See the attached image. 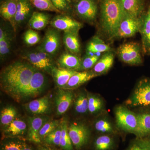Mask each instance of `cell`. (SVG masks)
I'll use <instances>...</instances> for the list:
<instances>
[{
  "label": "cell",
  "mask_w": 150,
  "mask_h": 150,
  "mask_svg": "<svg viewBox=\"0 0 150 150\" xmlns=\"http://www.w3.org/2000/svg\"><path fill=\"white\" fill-rule=\"evenodd\" d=\"M37 69L27 62L17 61L3 69L1 86L4 91L17 101L24 98L25 93Z\"/></svg>",
  "instance_id": "1"
},
{
  "label": "cell",
  "mask_w": 150,
  "mask_h": 150,
  "mask_svg": "<svg viewBox=\"0 0 150 150\" xmlns=\"http://www.w3.org/2000/svg\"><path fill=\"white\" fill-rule=\"evenodd\" d=\"M100 28L105 37L115 38L125 11L121 0H98Z\"/></svg>",
  "instance_id": "2"
},
{
  "label": "cell",
  "mask_w": 150,
  "mask_h": 150,
  "mask_svg": "<svg viewBox=\"0 0 150 150\" xmlns=\"http://www.w3.org/2000/svg\"><path fill=\"white\" fill-rule=\"evenodd\" d=\"M68 131L73 146L76 150H81L88 144L90 140L91 132L85 124L81 122H73L69 125Z\"/></svg>",
  "instance_id": "3"
},
{
  "label": "cell",
  "mask_w": 150,
  "mask_h": 150,
  "mask_svg": "<svg viewBox=\"0 0 150 150\" xmlns=\"http://www.w3.org/2000/svg\"><path fill=\"white\" fill-rule=\"evenodd\" d=\"M115 114L116 124L119 129L135 134L138 124L137 114L122 105L116 108Z\"/></svg>",
  "instance_id": "4"
},
{
  "label": "cell",
  "mask_w": 150,
  "mask_h": 150,
  "mask_svg": "<svg viewBox=\"0 0 150 150\" xmlns=\"http://www.w3.org/2000/svg\"><path fill=\"white\" fill-rule=\"evenodd\" d=\"M126 104L131 107L150 105V80L140 81Z\"/></svg>",
  "instance_id": "5"
},
{
  "label": "cell",
  "mask_w": 150,
  "mask_h": 150,
  "mask_svg": "<svg viewBox=\"0 0 150 150\" xmlns=\"http://www.w3.org/2000/svg\"><path fill=\"white\" fill-rule=\"evenodd\" d=\"M141 53V47L136 42L123 43L117 49V54L120 60L131 65H139L142 64Z\"/></svg>",
  "instance_id": "6"
},
{
  "label": "cell",
  "mask_w": 150,
  "mask_h": 150,
  "mask_svg": "<svg viewBox=\"0 0 150 150\" xmlns=\"http://www.w3.org/2000/svg\"><path fill=\"white\" fill-rule=\"evenodd\" d=\"M61 44L60 32L58 30L52 28L46 31L41 44L37 49L53 56L58 54L61 47Z\"/></svg>",
  "instance_id": "7"
},
{
  "label": "cell",
  "mask_w": 150,
  "mask_h": 150,
  "mask_svg": "<svg viewBox=\"0 0 150 150\" xmlns=\"http://www.w3.org/2000/svg\"><path fill=\"white\" fill-rule=\"evenodd\" d=\"M74 9L78 17L85 21L92 22L96 19L98 5L96 0H77Z\"/></svg>",
  "instance_id": "8"
},
{
  "label": "cell",
  "mask_w": 150,
  "mask_h": 150,
  "mask_svg": "<svg viewBox=\"0 0 150 150\" xmlns=\"http://www.w3.org/2000/svg\"><path fill=\"white\" fill-rule=\"evenodd\" d=\"M139 18L134 17L125 12L118 27L115 38L132 37L139 32Z\"/></svg>",
  "instance_id": "9"
},
{
  "label": "cell",
  "mask_w": 150,
  "mask_h": 150,
  "mask_svg": "<svg viewBox=\"0 0 150 150\" xmlns=\"http://www.w3.org/2000/svg\"><path fill=\"white\" fill-rule=\"evenodd\" d=\"M52 28L64 32L79 31L83 25L74 19L65 15L55 16L50 21Z\"/></svg>",
  "instance_id": "10"
},
{
  "label": "cell",
  "mask_w": 150,
  "mask_h": 150,
  "mask_svg": "<svg viewBox=\"0 0 150 150\" xmlns=\"http://www.w3.org/2000/svg\"><path fill=\"white\" fill-rule=\"evenodd\" d=\"M139 32L142 37V48L145 54L150 53V5L139 17Z\"/></svg>",
  "instance_id": "11"
},
{
  "label": "cell",
  "mask_w": 150,
  "mask_h": 150,
  "mask_svg": "<svg viewBox=\"0 0 150 150\" xmlns=\"http://www.w3.org/2000/svg\"><path fill=\"white\" fill-rule=\"evenodd\" d=\"M46 83V76L37 69L32 76L24 96V98H33L37 96L45 88Z\"/></svg>",
  "instance_id": "12"
},
{
  "label": "cell",
  "mask_w": 150,
  "mask_h": 150,
  "mask_svg": "<svg viewBox=\"0 0 150 150\" xmlns=\"http://www.w3.org/2000/svg\"><path fill=\"white\" fill-rule=\"evenodd\" d=\"M74 100V94L71 90L59 88L55 97L57 115L64 114L69 108Z\"/></svg>",
  "instance_id": "13"
},
{
  "label": "cell",
  "mask_w": 150,
  "mask_h": 150,
  "mask_svg": "<svg viewBox=\"0 0 150 150\" xmlns=\"http://www.w3.org/2000/svg\"><path fill=\"white\" fill-rule=\"evenodd\" d=\"M49 121L46 117H29L28 121V130L27 139L30 142L39 144L41 142L39 137V132L43 125Z\"/></svg>",
  "instance_id": "14"
},
{
  "label": "cell",
  "mask_w": 150,
  "mask_h": 150,
  "mask_svg": "<svg viewBox=\"0 0 150 150\" xmlns=\"http://www.w3.org/2000/svg\"><path fill=\"white\" fill-rule=\"evenodd\" d=\"M82 59L77 55L71 53H64L57 60L59 68L71 71H81Z\"/></svg>",
  "instance_id": "15"
},
{
  "label": "cell",
  "mask_w": 150,
  "mask_h": 150,
  "mask_svg": "<svg viewBox=\"0 0 150 150\" xmlns=\"http://www.w3.org/2000/svg\"><path fill=\"white\" fill-rule=\"evenodd\" d=\"M51 103L48 96L34 100L25 105L26 110L35 115H43L49 112Z\"/></svg>",
  "instance_id": "16"
},
{
  "label": "cell",
  "mask_w": 150,
  "mask_h": 150,
  "mask_svg": "<svg viewBox=\"0 0 150 150\" xmlns=\"http://www.w3.org/2000/svg\"><path fill=\"white\" fill-rule=\"evenodd\" d=\"M97 76H98L94 74L91 70L77 71L70 78L66 85L62 88L70 90L74 89Z\"/></svg>",
  "instance_id": "17"
},
{
  "label": "cell",
  "mask_w": 150,
  "mask_h": 150,
  "mask_svg": "<svg viewBox=\"0 0 150 150\" xmlns=\"http://www.w3.org/2000/svg\"><path fill=\"white\" fill-rule=\"evenodd\" d=\"M31 4L30 0H18L14 20L13 28L15 31L16 28L25 21L30 15L32 9Z\"/></svg>",
  "instance_id": "18"
},
{
  "label": "cell",
  "mask_w": 150,
  "mask_h": 150,
  "mask_svg": "<svg viewBox=\"0 0 150 150\" xmlns=\"http://www.w3.org/2000/svg\"><path fill=\"white\" fill-rule=\"evenodd\" d=\"M117 146L115 136L112 134H100L94 140L93 150H114Z\"/></svg>",
  "instance_id": "19"
},
{
  "label": "cell",
  "mask_w": 150,
  "mask_h": 150,
  "mask_svg": "<svg viewBox=\"0 0 150 150\" xmlns=\"http://www.w3.org/2000/svg\"><path fill=\"white\" fill-rule=\"evenodd\" d=\"M114 59L112 51L105 52L100 57L91 71L98 76L105 74L112 67Z\"/></svg>",
  "instance_id": "20"
},
{
  "label": "cell",
  "mask_w": 150,
  "mask_h": 150,
  "mask_svg": "<svg viewBox=\"0 0 150 150\" xmlns=\"http://www.w3.org/2000/svg\"><path fill=\"white\" fill-rule=\"evenodd\" d=\"M18 0H4L0 6L1 16L9 22L13 28L14 20L16 13Z\"/></svg>",
  "instance_id": "21"
},
{
  "label": "cell",
  "mask_w": 150,
  "mask_h": 150,
  "mask_svg": "<svg viewBox=\"0 0 150 150\" xmlns=\"http://www.w3.org/2000/svg\"><path fill=\"white\" fill-rule=\"evenodd\" d=\"M79 31L64 32L63 42L65 47L70 53L78 55L80 54L81 45L79 38Z\"/></svg>",
  "instance_id": "22"
},
{
  "label": "cell",
  "mask_w": 150,
  "mask_h": 150,
  "mask_svg": "<svg viewBox=\"0 0 150 150\" xmlns=\"http://www.w3.org/2000/svg\"><path fill=\"white\" fill-rule=\"evenodd\" d=\"M137 128L135 135L142 139L150 136V112H144L137 114Z\"/></svg>",
  "instance_id": "23"
},
{
  "label": "cell",
  "mask_w": 150,
  "mask_h": 150,
  "mask_svg": "<svg viewBox=\"0 0 150 150\" xmlns=\"http://www.w3.org/2000/svg\"><path fill=\"white\" fill-rule=\"evenodd\" d=\"M21 57L29 62L33 67L38 69L46 71L51 74V70L54 67L48 64L38 56L36 51H25L22 54Z\"/></svg>",
  "instance_id": "24"
},
{
  "label": "cell",
  "mask_w": 150,
  "mask_h": 150,
  "mask_svg": "<svg viewBox=\"0 0 150 150\" xmlns=\"http://www.w3.org/2000/svg\"><path fill=\"white\" fill-rule=\"evenodd\" d=\"M124 11L134 17L139 18L144 13V0H121Z\"/></svg>",
  "instance_id": "25"
},
{
  "label": "cell",
  "mask_w": 150,
  "mask_h": 150,
  "mask_svg": "<svg viewBox=\"0 0 150 150\" xmlns=\"http://www.w3.org/2000/svg\"><path fill=\"white\" fill-rule=\"evenodd\" d=\"M77 72L54 67L51 70V74L56 86L60 88H63L70 78Z\"/></svg>",
  "instance_id": "26"
},
{
  "label": "cell",
  "mask_w": 150,
  "mask_h": 150,
  "mask_svg": "<svg viewBox=\"0 0 150 150\" xmlns=\"http://www.w3.org/2000/svg\"><path fill=\"white\" fill-rule=\"evenodd\" d=\"M12 36L5 28L1 25L0 28V56L1 60L4 59L10 52Z\"/></svg>",
  "instance_id": "27"
},
{
  "label": "cell",
  "mask_w": 150,
  "mask_h": 150,
  "mask_svg": "<svg viewBox=\"0 0 150 150\" xmlns=\"http://www.w3.org/2000/svg\"><path fill=\"white\" fill-rule=\"evenodd\" d=\"M49 15L43 13L34 12L30 18L28 24L33 29L41 30L50 22Z\"/></svg>",
  "instance_id": "28"
},
{
  "label": "cell",
  "mask_w": 150,
  "mask_h": 150,
  "mask_svg": "<svg viewBox=\"0 0 150 150\" xmlns=\"http://www.w3.org/2000/svg\"><path fill=\"white\" fill-rule=\"evenodd\" d=\"M112 51V48L109 45L105 43L101 38L97 35L93 37L87 45V54L107 52Z\"/></svg>",
  "instance_id": "29"
},
{
  "label": "cell",
  "mask_w": 150,
  "mask_h": 150,
  "mask_svg": "<svg viewBox=\"0 0 150 150\" xmlns=\"http://www.w3.org/2000/svg\"><path fill=\"white\" fill-rule=\"evenodd\" d=\"M27 130L26 123L21 119H15L7 126L5 130V134L8 137H16L24 134Z\"/></svg>",
  "instance_id": "30"
},
{
  "label": "cell",
  "mask_w": 150,
  "mask_h": 150,
  "mask_svg": "<svg viewBox=\"0 0 150 150\" xmlns=\"http://www.w3.org/2000/svg\"><path fill=\"white\" fill-rule=\"evenodd\" d=\"M61 127L62 134L59 147L63 150H74V146L69 135V125L67 121L64 120L62 121Z\"/></svg>",
  "instance_id": "31"
},
{
  "label": "cell",
  "mask_w": 150,
  "mask_h": 150,
  "mask_svg": "<svg viewBox=\"0 0 150 150\" xmlns=\"http://www.w3.org/2000/svg\"><path fill=\"white\" fill-rule=\"evenodd\" d=\"M88 111L91 114L96 115L102 112L104 109V103L101 98L96 95L88 94Z\"/></svg>",
  "instance_id": "32"
},
{
  "label": "cell",
  "mask_w": 150,
  "mask_h": 150,
  "mask_svg": "<svg viewBox=\"0 0 150 150\" xmlns=\"http://www.w3.org/2000/svg\"><path fill=\"white\" fill-rule=\"evenodd\" d=\"M74 107L76 113L85 114L88 111V94L81 92L78 94L75 100Z\"/></svg>",
  "instance_id": "33"
},
{
  "label": "cell",
  "mask_w": 150,
  "mask_h": 150,
  "mask_svg": "<svg viewBox=\"0 0 150 150\" xmlns=\"http://www.w3.org/2000/svg\"><path fill=\"white\" fill-rule=\"evenodd\" d=\"M95 129L100 134L115 135L116 131L111 122L105 118H100L94 123Z\"/></svg>",
  "instance_id": "34"
},
{
  "label": "cell",
  "mask_w": 150,
  "mask_h": 150,
  "mask_svg": "<svg viewBox=\"0 0 150 150\" xmlns=\"http://www.w3.org/2000/svg\"><path fill=\"white\" fill-rule=\"evenodd\" d=\"M16 114V110L13 107L8 106L4 108L1 113V124L8 126L14 120Z\"/></svg>",
  "instance_id": "35"
},
{
  "label": "cell",
  "mask_w": 150,
  "mask_h": 150,
  "mask_svg": "<svg viewBox=\"0 0 150 150\" xmlns=\"http://www.w3.org/2000/svg\"><path fill=\"white\" fill-rule=\"evenodd\" d=\"M62 127L61 124L59 127L48 134L43 140L46 144L52 146H60L61 141Z\"/></svg>",
  "instance_id": "36"
},
{
  "label": "cell",
  "mask_w": 150,
  "mask_h": 150,
  "mask_svg": "<svg viewBox=\"0 0 150 150\" xmlns=\"http://www.w3.org/2000/svg\"><path fill=\"white\" fill-rule=\"evenodd\" d=\"M30 1L39 10L54 12L58 13H62L54 6L51 0H30Z\"/></svg>",
  "instance_id": "37"
},
{
  "label": "cell",
  "mask_w": 150,
  "mask_h": 150,
  "mask_svg": "<svg viewBox=\"0 0 150 150\" xmlns=\"http://www.w3.org/2000/svg\"><path fill=\"white\" fill-rule=\"evenodd\" d=\"M62 121L57 120L47 121L39 131V137L41 141L43 140L48 134L59 127L61 124Z\"/></svg>",
  "instance_id": "38"
},
{
  "label": "cell",
  "mask_w": 150,
  "mask_h": 150,
  "mask_svg": "<svg viewBox=\"0 0 150 150\" xmlns=\"http://www.w3.org/2000/svg\"><path fill=\"white\" fill-rule=\"evenodd\" d=\"M100 57L97 55H90L87 54L81 59V71H88L92 69Z\"/></svg>",
  "instance_id": "39"
},
{
  "label": "cell",
  "mask_w": 150,
  "mask_h": 150,
  "mask_svg": "<svg viewBox=\"0 0 150 150\" xmlns=\"http://www.w3.org/2000/svg\"><path fill=\"white\" fill-rule=\"evenodd\" d=\"M23 40L25 44L28 46H33L39 43L40 37L37 32L33 30L30 29L25 33Z\"/></svg>",
  "instance_id": "40"
},
{
  "label": "cell",
  "mask_w": 150,
  "mask_h": 150,
  "mask_svg": "<svg viewBox=\"0 0 150 150\" xmlns=\"http://www.w3.org/2000/svg\"><path fill=\"white\" fill-rule=\"evenodd\" d=\"M51 2L57 9L62 12H68L71 11L70 3L68 0H51Z\"/></svg>",
  "instance_id": "41"
},
{
  "label": "cell",
  "mask_w": 150,
  "mask_h": 150,
  "mask_svg": "<svg viewBox=\"0 0 150 150\" xmlns=\"http://www.w3.org/2000/svg\"><path fill=\"white\" fill-rule=\"evenodd\" d=\"M23 143L17 141H10L3 145L1 150H21Z\"/></svg>",
  "instance_id": "42"
},
{
  "label": "cell",
  "mask_w": 150,
  "mask_h": 150,
  "mask_svg": "<svg viewBox=\"0 0 150 150\" xmlns=\"http://www.w3.org/2000/svg\"><path fill=\"white\" fill-rule=\"evenodd\" d=\"M136 140L144 147L148 150H150V136L142 139L137 138Z\"/></svg>",
  "instance_id": "43"
},
{
  "label": "cell",
  "mask_w": 150,
  "mask_h": 150,
  "mask_svg": "<svg viewBox=\"0 0 150 150\" xmlns=\"http://www.w3.org/2000/svg\"><path fill=\"white\" fill-rule=\"evenodd\" d=\"M126 150H148L140 144L137 140L132 143Z\"/></svg>",
  "instance_id": "44"
},
{
  "label": "cell",
  "mask_w": 150,
  "mask_h": 150,
  "mask_svg": "<svg viewBox=\"0 0 150 150\" xmlns=\"http://www.w3.org/2000/svg\"><path fill=\"white\" fill-rule=\"evenodd\" d=\"M21 150H33L31 147L30 146L25 143H23V147Z\"/></svg>",
  "instance_id": "45"
},
{
  "label": "cell",
  "mask_w": 150,
  "mask_h": 150,
  "mask_svg": "<svg viewBox=\"0 0 150 150\" xmlns=\"http://www.w3.org/2000/svg\"><path fill=\"white\" fill-rule=\"evenodd\" d=\"M40 150H56L54 149H51V148L48 147H42L40 149Z\"/></svg>",
  "instance_id": "46"
},
{
  "label": "cell",
  "mask_w": 150,
  "mask_h": 150,
  "mask_svg": "<svg viewBox=\"0 0 150 150\" xmlns=\"http://www.w3.org/2000/svg\"><path fill=\"white\" fill-rule=\"evenodd\" d=\"M74 1V0H68V1H69L70 3L72 1Z\"/></svg>",
  "instance_id": "47"
}]
</instances>
